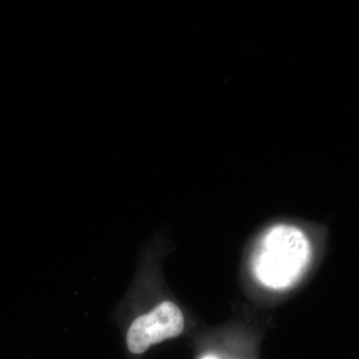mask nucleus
Returning a JSON list of instances; mask_svg holds the SVG:
<instances>
[{
    "mask_svg": "<svg viewBox=\"0 0 359 359\" xmlns=\"http://www.w3.org/2000/svg\"><path fill=\"white\" fill-rule=\"evenodd\" d=\"M311 252L308 236L299 226L287 222L273 224L257 238L252 271L266 287L287 289L304 275Z\"/></svg>",
    "mask_w": 359,
    "mask_h": 359,
    "instance_id": "1",
    "label": "nucleus"
},
{
    "mask_svg": "<svg viewBox=\"0 0 359 359\" xmlns=\"http://www.w3.org/2000/svg\"><path fill=\"white\" fill-rule=\"evenodd\" d=\"M184 327L185 320L179 306L172 302H162L133 321L127 334L129 351L134 354L144 353L156 344L178 337Z\"/></svg>",
    "mask_w": 359,
    "mask_h": 359,
    "instance_id": "2",
    "label": "nucleus"
},
{
    "mask_svg": "<svg viewBox=\"0 0 359 359\" xmlns=\"http://www.w3.org/2000/svg\"><path fill=\"white\" fill-rule=\"evenodd\" d=\"M202 359H219V358H216V356H214V355H207V356H205V358H203Z\"/></svg>",
    "mask_w": 359,
    "mask_h": 359,
    "instance_id": "3",
    "label": "nucleus"
}]
</instances>
